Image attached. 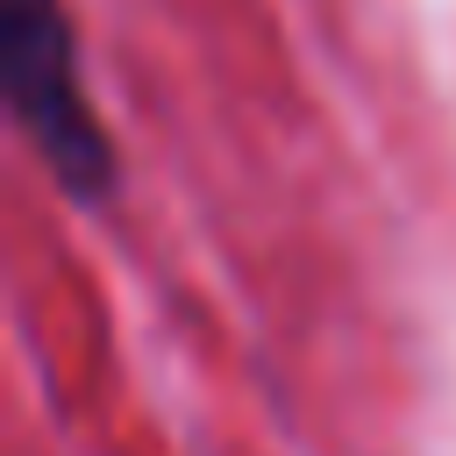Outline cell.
I'll return each instance as SVG.
<instances>
[{
	"label": "cell",
	"instance_id": "1",
	"mask_svg": "<svg viewBox=\"0 0 456 456\" xmlns=\"http://www.w3.org/2000/svg\"><path fill=\"white\" fill-rule=\"evenodd\" d=\"M0 78L21 135L57 171V185L78 200H100L114 185V150L86 107L71 21L57 0H0Z\"/></svg>",
	"mask_w": 456,
	"mask_h": 456
}]
</instances>
